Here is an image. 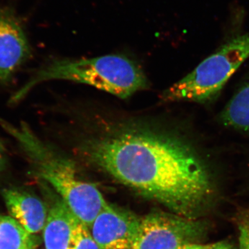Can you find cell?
<instances>
[{"instance_id": "cell-1", "label": "cell", "mask_w": 249, "mask_h": 249, "mask_svg": "<svg viewBox=\"0 0 249 249\" xmlns=\"http://www.w3.org/2000/svg\"><path fill=\"white\" fill-rule=\"evenodd\" d=\"M80 149L95 166L178 214L193 213L213 193L206 160L171 132L121 126L87 139Z\"/></svg>"}, {"instance_id": "cell-2", "label": "cell", "mask_w": 249, "mask_h": 249, "mask_svg": "<svg viewBox=\"0 0 249 249\" xmlns=\"http://www.w3.org/2000/svg\"><path fill=\"white\" fill-rule=\"evenodd\" d=\"M53 80H65L91 85L120 98H127L147 86L146 77L126 57L107 55L78 60H55L33 73L9 99L11 106L23 101L37 85Z\"/></svg>"}, {"instance_id": "cell-3", "label": "cell", "mask_w": 249, "mask_h": 249, "mask_svg": "<svg viewBox=\"0 0 249 249\" xmlns=\"http://www.w3.org/2000/svg\"><path fill=\"white\" fill-rule=\"evenodd\" d=\"M249 58V32L227 39L182 79L162 94L165 102H211L232 75Z\"/></svg>"}, {"instance_id": "cell-4", "label": "cell", "mask_w": 249, "mask_h": 249, "mask_svg": "<svg viewBox=\"0 0 249 249\" xmlns=\"http://www.w3.org/2000/svg\"><path fill=\"white\" fill-rule=\"evenodd\" d=\"M198 223L165 213L149 214L141 220L132 249H176L193 243L201 234Z\"/></svg>"}, {"instance_id": "cell-5", "label": "cell", "mask_w": 249, "mask_h": 249, "mask_svg": "<svg viewBox=\"0 0 249 249\" xmlns=\"http://www.w3.org/2000/svg\"><path fill=\"white\" fill-rule=\"evenodd\" d=\"M31 57L22 21L14 10L0 5V86L9 85Z\"/></svg>"}, {"instance_id": "cell-6", "label": "cell", "mask_w": 249, "mask_h": 249, "mask_svg": "<svg viewBox=\"0 0 249 249\" xmlns=\"http://www.w3.org/2000/svg\"><path fill=\"white\" fill-rule=\"evenodd\" d=\"M140 219L107 205L91 225V235L101 249H132Z\"/></svg>"}, {"instance_id": "cell-7", "label": "cell", "mask_w": 249, "mask_h": 249, "mask_svg": "<svg viewBox=\"0 0 249 249\" xmlns=\"http://www.w3.org/2000/svg\"><path fill=\"white\" fill-rule=\"evenodd\" d=\"M6 208L14 218L31 234L37 233L45 227L47 206L40 198L18 188H6L1 191Z\"/></svg>"}, {"instance_id": "cell-8", "label": "cell", "mask_w": 249, "mask_h": 249, "mask_svg": "<svg viewBox=\"0 0 249 249\" xmlns=\"http://www.w3.org/2000/svg\"><path fill=\"white\" fill-rule=\"evenodd\" d=\"M80 222L63 201L52 206L44 227L46 249H70L73 234Z\"/></svg>"}, {"instance_id": "cell-9", "label": "cell", "mask_w": 249, "mask_h": 249, "mask_svg": "<svg viewBox=\"0 0 249 249\" xmlns=\"http://www.w3.org/2000/svg\"><path fill=\"white\" fill-rule=\"evenodd\" d=\"M219 118L226 127L249 132V81L232 96Z\"/></svg>"}, {"instance_id": "cell-10", "label": "cell", "mask_w": 249, "mask_h": 249, "mask_svg": "<svg viewBox=\"0 0 249 249\" xmlns=\"http://www.w3.org/2000/svg\"><path fill=\"white\" fill-rule=\"evenodd\" d=\"M33 234L14 218L0 215V249H35Z\"/></svg>"}, {"instance_id": "cell-11", "label": "cell", "mask_w": 249, "mask_h": 249, "mask_svg": "<svg viewBox=\"0 0 249 249\" xmlns=\"http://www.w3.org/2000/svg\"><path fill=\"white\" fill-rule=\"evenodd\" d=\"M70 249H101L92 235L89 231V228L81 222L78 226L73 234V240Z\"/></svg>"}, {"instance_id": "cell-12", "label": "cell", "mask_w": 249, "mask_h": 249, "mask_svg": "<svg viewBox=\"0 0 249 249\" xmlns=\"http://www.w3.org/2000/svg\"><path fill=\"white\" fill-rule=\"evenodd\" d=\"M9 163V156L4 142L0 139V173L7 166Z\"/></svg>"}, {"instance_id": "cell-13", "label": "cell", "mask_w": 249, "mask_h": 249, "mask_svg": "<svg viewBox=\"0 0 249 249\" xmlns=\"http://www.w3.org/2000/svg\"><path fill=\"white\" fill-rule=\"evenodd\" d=\"M239 249H249V236L245 229L241 227L239 235Z\"/></svg>"}, {"instance_id": "cell-14", "label": "cell", "mask_w": 249, "mask_h": 249, "mask_svg": "<svg viewBox=\"0 0 249 249\" xmlns=\"http://www.w3.org/2000/svg\"><path fill=\"white\" fill-rule=\"evenodd\" d=\"M211 249H235L230 244L227 242H221L211 245Z\"/></svg>"}, {"instance_id": "cell-15", "label": "cell", "mask_w": 249, "mask_h": 249, "mask_svg": "<svg viewBox=\"0 0 249 249\" xmlns=\"http://www.w3.org/2000/svg\"><path fill=\"white\" fill-rule=\"evenodd\" d=\"M203 245H197V244L192 243L188 245L181 246L176 249H201L202 248Z\"/></svg>"}, {"instance_id": "cell-16", "label": "cell", "mask_w": 249, "mask_h": 249, "mask_svg": "<svg viewBox=\"0 0 249 249\" xmlns=\"http://www.w3.org/2000/svg\"><path fill=\"white\" fill-rule=\"evenodd\" d=\"M241 227L245 229V231L247 232V234H248L249 236V218L243 223V224H242V226H241Z\"/></svg>"}, {"instance_id": "cell-17", "label": "cell", "mask_w": 249, "mask_h": 249, "mask_svg": "<svg viewBox=\"0 0 249 249\" xmlns=\"http://www.w3.org/2000/svg\"><path fill=\"white\" fill-rule=\"evenodd\" d=\"M211 245H203L202 248L201 249H211Z\"/></svg>"}]
</instances>
